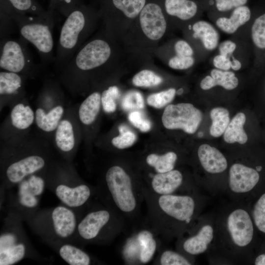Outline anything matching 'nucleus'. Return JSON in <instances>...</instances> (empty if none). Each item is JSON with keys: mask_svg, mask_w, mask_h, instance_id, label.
<instances>
[{"mask_svg": "<svg viewBox=\"0 0 265 265\" xmlns=\"http://www.w3.org/2000/svg\"><path fill=\"white\" fill-rule=\"evenodd\" d=\"M142 188L147 207L142 223L162 243L176 240L189 229L203 213L209 200L202 192L160 195L143 186Z\"/></svg>", "mask_w": 265, "mask_h": 265, "instance_id": "obj_1", "label": "nucleus"}, {"mask_svg": "<svg viewBox=\"0 0 265 265\" xmlns=\"http://www.w3.org/2000/svg\"><path fill=\"white\" fill-rule=\"evenodd\" d=\"M215 212V236L207 254L209 262L243 264L248 259L256 228L248 202L230 200Z\"/></svg>", "mask_w": 265, "mask_h": 265, "instance_id": "obj_2", "label": "nucleus"}, {"mask_svg": "<svg viewBox=\"0 0 265 265\" xmlns=\"http://www.w3.org/2000/svg\"><path fill=\"white\" fill-rule=\"evenodd\" d=\"M95 198L118 214L131 230L143 221L142 178L120 163L108 165L98 181Z\"/></svg>", "mask_w": 265, "mask_h": 265, "instance_id": "obj_3", "label": "nucleus"}, {"mask_svg": "<svg viewBox=\"0 0 265 265\" xmlns=\"http://www.w3.org/2000/svg\"><path fill=\"white\" fill-rule=\"evenodd\" d=\"M114 40L104 30L79 49L61 71L60 81L69 91L85 90L91 78L115 62Z\"/></svg>", "mask_w": 265, "mask_h": 265, "instance_id": "obj_4", "label": "nucleus"}, {"mask_svg": "<svg viewBox=\"0 0 265 265\" xmlns=\"http://www.w3.org/2000/svg\"><path fill=\"white\" fill-rule=\"evenodd\" d=\"M125 232L126 223L118 214L99 201H91L79 220L76 244H108Z\"/></svg>", "mask_w": 265, "mask_h": 265, "instance_id": "obj_5", "label": "nucleus"}, {"mask_svg": "<svg viewBox=\"0 0 265 265\" xmlns=\"http://www.w3.org/2000/svg\"><path fill=\"white\" fill-rule=\"evenodd\" d=\"M69 165L67 161L54 162L46 174V187L62 204L82 212L95 198L96 187L82 180Z\"/></svg>", "mask_w": 265, "mask_h": 265, "instance_id": "obj_6", "label": "nucleus"}, {"mask_svg": "<svg viewBox=\"0 0 265 265\" xmlns=\"http://www.w3.org/2000/svg\"><path fill=\"white\" fill-rule=\"evenodd\" d=\"M82 213H77L76 210L62 204L38 209L26 221L49 244L63 242L76 244L77 226Z\"/></svg>", "mask_w": 265, "mask_h": 265, "instance_id": "obj_7", "label": "nucleus"}, {"mask_svg": "<svg viewBox=\"0 0 265 265\" xmlns=\"http://www.w3.org/2000/svg\"><path fill=\"white\" fill-rule=\"evenodd\" d=\"M100 15L82 4L66 17L60 29L55 66L61 71L96 27Z\"/></svg>", "mask_w": 265, "mask_h": 265, "instance_id": "obj_8", "label": "nucleus"}, {"mask_svg": "<svg viewBox=\"0 0 265 265\" xmlns=\"http://www.w3.org/2000/svg\"><path fill=\"white\" fill-rule=\"evenodd\" d=\"M0 8L15 22L21 37L36 48L43 62L55 61L53 53L54 20L19 12L6 0H0Z\"/></svg>", "mask_w": 265, "mask_h": 265, "instance_id": "obj_9", "label": "nucleus"}, {"mask_svg": "<svg viewBox=\"0 0 265 265\" xmlns=\"http://www.w3.org/2000/svg\"><path fill=\"white\" fill-rule=\"evenodd\" d=\"M1 178L3 190H10L29 176L46 172L54 162L46 153L20 151L2 157Z\"/></svg>", "mask_w": 265, "mask_h": 265, "instance_id": "obj_10", "label": "nucleus"}, {"mask_svg": "<svg viewBox=\"0 0 265 265\" xmlns=\"http://www.w3.org/2000/svg\"><path fill=\"white\" fill-rule=\"evenodd\" d=\"M23 220L8 211L0 234V265H14L26 258H38L23 229Z\"/></svg>", "mask_w": 265, "mask_h": 265, "instance_id": "obj_11", "label": "nucleus"}, {"mask_svg": "<svg viewBox=\"0 0 265 265\" xmlns=\"http://www.w3.org/2000/svg\"><path fill=\"white\" fill-rule=\"evenodd\" d=\"M216 212L202 213L185 233L176 240V249L191 257L208 254L215 236Z\"/></svg>", "mask_w": 265, "mask_h": 265, "instance_id": "obj_12", "label": "nucleus"}, {"mask_svg": "<svg viewBox=\"0 0 265 265\" xmlns=\"http://www.w3.org/2000/svg\"><path fill=\"white\" fill-rule=\"evenodd\" d=\"M131 231L132 233L126 239L122 250L125 262L131 265L149 263L161 247V241L142 223Z\"/></svg>", "mask_w": 265, "mask_h": 265, "instance_id": "obj_13", "label": "nucleus"}, {"mask_svg": "<svg viewBox=\"0 0 265 265\" xmlns=\"http://www.w3.org/2000/svg\"><path fill=\"white\" fill-rule=\"evenodd\" d=\"M142 184L151 192L160 195L202 192L195 180L186 177L177 169L162 173H150L141 177Z\"/></svg>", "mask_w": 265, "mask_h": 265, "instance_id": "obj_14", "label": "nucleus"}, {"mask_svg": "<svg viewBox=\"0 0 265 265\" xmlns=\"http://www.w3.org/2000/svg\"><path fill=\"white\" fill-rule=\"evenodd\" d=\"M27 42L22 37L0 41V68L2 70L29 76L35 65L29 53Z\"/></svg>", "mask_w": 265, "mask_h": 265, "instance_id": "obj_15", "label": "nucleus"}, {"mask_svg": "<svg viewBox=\"0 0 265 265\" xmlns=\"http://www.w3.org/2000/svg\"><path fill=\"white\" fill-rule=\"evenodd\" d=\"M136 26V33L146 44H153L164 36L167 21L161 7L155 3L146 4L132 26Z\"/></svg>", "mask_w": 265, "mask_h": 265, "instance_id": "obj_16", "label": "nucleus"}, {"mask_svg": "<svg viewBox=\"0 0 265 265\" xmlns=\"http://www.w3.org/2000/svg\"><path fill=\"white\" fill-rule=\"evenodd\" d=\"M203 118L202 112L190 103L169 105L161 117L163 126L168 130H182L188 134L197 130Z\"/></svg>", "mask_w": 265, "mask_h": 265, "instance_id": "obj_17", "label": "nucleus"}, {"mask_svg": "<svg viewBox=\"0 0 265 265\" xmlns=\"http://www.w3.org/2000/svg\"><path fill=\"white\" fill-rule=\"evenodd\" d=\"M197 154L201 168L208 176H210L208 194L211 196L225 194L224 189L216 177H220L228 168V162L225 156L217 148L207 144L200 145Z\"/></svg>", "mask_w": 265, "mask_h": 265, "instance_id": "obj_18", "label": "nucleus"}, {"mask_svg": "<svg viewBox=\"0 0 265 265\" xmlns=\"http://www.w3.org/2000/svg\"><path fill=\"white\" fill-rule=\"evenodd\" d=\"M54 139L57 150L69 162L77 144V129L72 119L63 117L54 131Z\"/></svg>", "mask_w": 265, "mask_h": 265, "instance_id": "obj_19", "label": "nucleus"}, {"mask_svg": "<svg viewBox=\"0 0 265 265\" xmlns=\"http://www.w3.org/2000/svg\"><path fill=\"white\" fill-rule=\"evenodd\" d=\"M189 30L192 39L198 41L205 50L212 52L217 49L220 43V34L215 26L200 20L192 22Z\"/></svg>", "mask_w": 265, "mask_h": 265, "instance_id": "obj_20", "label": "nucleus"}, {"mask_svg": "<svg viewBox=\"0 0 265 265\" xmlns=\"http://www.w3.org/2000/svg\"><path fill=\"white\" fill-rule=\"evenodd\" d=\"M26 76L2 70L0 72V101L19 100L23 97Z\"/></svg>", "mask_w": 265, "mask_h": 265, "instance_id": "obj_21", "label": "nucleus"}, {"mask_svg": "<svg viewBox=\"0 0 265 265\" xmlns=\"http://www.w3.org/2000/svg\"><path fill=\"white\" fill-rule=\"evenodd\" d=\"M251 13L249 8L243 5L233 9L229 17H219L214 21L215 26L227 34H233L250 20Z\"/></svg>", "mask_w": 265, "mask_h": 265, "instance_id": "obj_22", "label": "nucleus"}, {"mask_svg": "<svg viewBox=\"0 0 265 265\" xmlns=\"http://www.w3.org/2000/svg\"><path fill=\"white\" fill-rule=\"evenodd\" d=\"M49 245L70 265H89L95 262L91 255L75 244L63 242Z\"/></svg>", "mask_w": 265, "mask_h": 265, "instance_id": "obj_23", "label": "nucleus"}, {"mask_svg": "<svg viewBox=\"0 0 265 265\" xmlns=\"http://www.w3.org/2000/svg\"><path fill=\"white\" fill-rule=\"evenodd\" d=\"M238 83V79L232 71L213 68L211 70L210 75L206 76L201 80L200 86L204 90H208L217 86L231 90L236 88Z\"/></svg>", "mask_w": 265, "mask_h": 265, "instance_id": "obj_24", "label": "nucleus"}, {"mask_svg": "<svg viewBox=\"0 0 265 265\" xmlns=\"http://www.w3.org/2000/svg\"><path fill=\"white\" fill-rule=\"evenodd\" d=\"M64 108L61 105L53 106L48 111L42 107H38L35 111V123L43 132H54L64 116Z\"/></svg>", "mask_w": 265, "mask_h": 265, "instance_id": "obj_25", "label": "nucleus"}, {"mask_svg": "<svg viewBox=\"0 0 265 265\" xmlns=\"http://www.w3.org/2000/svg\"><path fill=\"white\" fill-rule=\"evenodd\" d=\"M164 4L166 13L182 22H190L198 11L197 4L191 0H165Z\"/></svg>", "mask_w": 265, "mask_h": 265, "instance_id": "obj_26", "label": "nucleus"}, {"mask_svg": "<svg viewBox=\"0 0 265 265\" xmlns=\"http://www.w3.org/2000/svg\"><path fill=\"white\" fill-rule=\"evenodd\" d=\"M10 123L16 131H24L35 121V112L24 101H18L13 106L9 115Z\"/></svg>", "mask_w": 265, "mask_h": 265, "instance_id": "obj_27", "label": "nucleus"}, {"mask_svg": "<svg viewBox=\"0 0 265 265\" xmlns=\"http://www.w3.org/2000/svg\"><path fill=\"white\" fill-rule=\"evenodd\" d=\"M101 93L94 91L81 103L78 109V118L84 126L92 125L96 120L101 109Z\"/></svg>", "mask_w": 265, "mask_h": 265, "instance_id": "obj_28", "label": "nucleus"}, {"mask_svg": "<svg viewBox=\"0 0 265 265\" xmlns=\"http://www.w3.org/2000/svg\"><path fill=\"white\" fill-rule=\"evenodd\" d=\"M144 160L147 166L153 170L154 173H162L175 169L178 156L173 151L163 154L151 153L145 157Z\"/></svg>", "mask_w": 265, "mask_h": 265, "instance_id": "obj_29", "label": "nucleus"}, {"mask_svg": "<svg viewBox=\"0 0 265 265\" xmlns=\"http://www.w3.org/2000/svg\"><path fill=\"white\" fill-rule=\"evenodd\" d=\"M114 7L124 18V26L132 27L146 4V0H111Z\"/></svg>", "mask_w": 265, "mask_h": 265, "instance_id": "obj_30", "label": "nucleus"}, {"mask_svg": "<svg viewBox=\"0 0 265 265\" xmlns=\"http://www.w3.org/2000/svg\"><path fill=\"white\" fill-rule=\"evenodd\" d=\"M245 121L246 116L243 113H237L230 121L223 133L224 141L228 143H245L248 140L247 135L243 129Z\"/></svg>", "mask_w": 265, "mask_h": 265, "instance_id": "obj_31", "label": "nucleus"}, {"mask_svg": "<svg viewBox=\"0 0 265 265\" xmlns=\"http://www.w3.org/2000/svg\"><path fill=\"white\" fill-rule=\"evenodd\" d=\"M153 264L159 265H191L195 264V258L188 256L177 250L160 248Z\"/></svg>", "mask_w": 265, "mask_h": 265, "instance_id": "obj_32", "label": "nucleus"}, {"mask_svg": "<svg viewBox=\"0 0 265 265\" xmlns=\"http://www.w3.org/2000/svg\"><path fill=\"white\" fill-rule=\"evenodd\" d=\"M14 9L24 14L54 20V13L45 10L36 0H6Z\"/></svg>", "mask_w": 265, "mask_h": 265, "instance_id": "obj_33", "label": "nucleus"}, {"mask_svg": "<svg viewBox=\"0 0 265 265\" xmlns=\"http://www.w3.org/2000/svg\"><path fill=\"white\" fill-rule=\"evenodd\" d=\"M210 117L212 121L210 134L214 137H218L224 133L230 122L229 112L224 107H214L211 110Z\"/></svg>", "mask_w": 265, "mask_h": 265, "instance_id": "obj_34", "label": "nucleus"}, {"mask_svg": "<svg viewBox=\"0 0 265 265\" xmlns=\"http://www.w3.org/2000/svg\"><path fill=\"white\" fill-rule=\"evenodd\" d=\"M162 78L152 70L144 69L140 71L133 77L132 84L137 87H151L160 84Z\"/></svg>", "mask_w": 265, "mask_h": 265, "instance_id": "obj_35", "label": "nucleus"}, {"mask_svg": "<svg viewBox=\"0 0 265 265\" xmlns=\"http://www.w3.org/2000/svg\"><path fill=\"white\" fill-rule=\"evenodd\" d=\"M249 207L256 228L265 234V193L259 197L251 208Z\"/></svg>", "mask_w": 265, "mask_h": 265, "instance_id": "obj_36", "label": "nucleus"}, {"mask_svg": "<svg viewBox=\"0 0 265 265\" xmlns=\"http://www.w3.org/2000/svg\"><path fill=\"white\" fill-rule=\"evenodd\" d=\"M251 38L259 49H265V13L257 17L251 27Z\"/></svg>", "mask_w": 265, "mask_h": 265, "instance_id": "obj_37", "label": "nucleus"}, {"mask_svg": "<svg viewBox=\"0 0 265 265\" xmlns=\"http://www.w3.org/2000/svg\"><path fill=\"white\" fill-rule=\"evenodd\" d=\"M120 96V91L116 85H110L101 93V104L106 113L114 112L116 109V100Z\"/></svg>", "mask_w": 265, "mask_h": 265, "instance_id": "obj_38", "label": "nucleus"}, {"mask_svg": "<svg viewBox=\"0 0 265 265\" xmlns=\"http://www.w3.org/2000/svg\"><path fill=\"white\" fill-rule=\"evenodd\" d=\"M177 91L174 88L155 93L149 95L147 104L156 108H161L168 105L174 99Z\"/></svg>", "mask_w": 265, "mask_h": 265, "instance_id": "obj_39", "label": "nucleus"}, {"mask_svg": "<svg viewBox=\"0 0 265 265\" xmlns=\"http://www.w3.org/2000/svg\"><path fill=\"white\" fill-rule=\"evenodd\" d=\"M119 134L111 139L113 146L118 149H124L132 146L136 141V135L125 125L118 128Z\"/></svg>", "mask_w": 265, "mask_h": 265, "instance_id": "obj_40", "label": "nucleus"}, {"mask_svg": "<svg viewBox=\"0 0 265 265\" xmlns=\"http://www.w3.org/2000/svg\"><path fill=\"white\" fill-rule=\"evenodd\" d=\"M81 4L80 0H50L48 10L58 11L66 18L74 9Z\"/></svg>", "mask_w": 265, "mask_h": 265, "instance_id": "obj_41", "label": "nucleus"}, {"mask_svg": "<svg viewBox=\"0 0 265 265\" xmlns=\"http://www.w3.org/2000/svg\"><path fill=\"white\" fill-rule=\"evenodd\" d=\"M122 106L126 110L142 109L144 102L141 94L137 91H131L124 97Z\"/></svg>", "mask_w": 265, "mask_h": 265, "instance_id": "obj_42", "label": "nucleus"}, {"mask_svg": "<svg viewBox=\"0 0 265 265\" xmlns=\"http://www.w3.org/2000/svg\"><path fill=\"white\" fill-rule=\"evenodd\" d=\"M128 119L132 125L142 132H148L151 129V122L139 111L133 110L130 112Z\"/></svg>", "mask_w": 265, "mask_h": 265, "instance_id": "obj_43", "label": "nucleus"}, {"mask_svg": "<svg viewBox=\"0 0 265 265\" xmlns=\"http://www.w3.org/2000/svg\"><path fill=\"white\" fill-rule=\"evenodd\" d=\"M0 41L10 38V35L14 32L15 22L4 10L0 8Z\"/></svg>", "mask_w": 265, "mask_h": 265, "instance_id": "obj_44", "label": "nucleus"}, {"mask_svg": "<svg viewBox=\"0 0 265 265\" xmlns=\"http://www.w3.org/2000/svg\"><path fill=\"white\" fill-rule=\"evenodd\" d=\"M194 56H180L174 55L170 57L168 65L172 69L175 70H186L191 67L195 63Z\"/></svg>", "mask_w": 265, "mask_h": 265, "instance_id": "obj_45", "label": "nucleus"}, {"mask_svg": "<svg viewBox=\"0 0 265 265\" xmlns=\"http://www.w3.org/2000/svg\"><path fill=\"white\" fill-rule=\"evenodd\" d=\"M176 55L180 56H194V51L191 45L186 40L180 39L174 45Z\"/></svg>", "mask_w": 265, "mask_h": 265, "instance_id": "obj_46", "label": "nucleus"}, {"mask_svg": "<svg viewBox=\"0 0 265 265\" xmlns=\"http://www.w3.org/2000/svg\"><path fill=\"white\" fill-rule=\"evenodd\" d=\"M215 1L217 10L224 12L245 5L247 0H215Z\"/></svg>", "mask_w": 265, "mask_h": 265, "instance_id": "obj_47", "label": "nucleus"}, {"mask_svg": "<svg viewBox=\"0 0 265 265\" xmlns=\"http://www.w3.org/2000/svg\"><path fill=\"white\" fill-rule=\"evenodd\" d=\"M237 48L238 45L235 41L227 39L220 42L217 49L218 53L230 57L234 55Z\"/></svg>", "mask_w": 265, "mask_h": 265, "instance_id": "obj_48", "label": "nucleus"}, {"mask_svg": "<svg viewBox=\"0 0 265 265\" xmlns=\"http://www.w3.org/2000/svg\"><path fill=\"white\" fill-rule=\"evenodd\" d=\"M212 63L214 68L224 71L231 70V61L230 57L219 53L213 56Z\"/></svg>", "mask_w": 265, "mask_h": 265, "instance_id": "obj_49", "label": "nucleus"}, {"mask_svg": "<svg viewBox=\"0 0 265 265\" xmlns=\"http://www.w3.org/2000/svg\"><path fill=\"white\" fill-rule=\"evenodd\" d=\"M255 265H265V253L258 255L254 260Z\"/></svg>", "mask_w": 265, "mask_h": 265, "instance_id": "obj_50", "label": "nucleus"}, {"mask_svg": "<svg viewBox=\"0 0 265 265\" xmlns=\"http://www.w3.org/2000/svg\"><path fill=\"white\" fill-rule=\"evenodd\" d=\"M183 92V90L182 88L179 89V90L177 91V93H178L179 94H181Z\"/></svg>", "mask_w": 265, "mask_h": 265, "instance_id": "obj_51", "label": "nucleus"}]
</instances>
